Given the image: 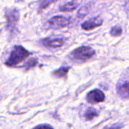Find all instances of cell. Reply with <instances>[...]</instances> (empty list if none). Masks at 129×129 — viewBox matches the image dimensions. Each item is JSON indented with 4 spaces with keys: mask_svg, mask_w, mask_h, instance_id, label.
<instances>
[{
    "mask_svg": "<svg viewBox=\"0 0 129 129\" xmlns=\"http://www.w3.org/2000/svg\"><path fill=\"white\" fill-rule=\"evenodd\" d=\"M69 70V67H62L53 72V75L56 78H62L66 76Z\"/></svg>",
    "mask_w": 129,
    "mask_h": 129,
    "instance_id": "10",
    "label": "cell"
},
{
    "mask_svg": "<svg viewBox=\"0 0 129 129\" xmlns=\"http://www.w3.org/2000/svg\"><path fill=\"white\" fill-rule=\"evenodd\" d=\"M34 129H53V128L48 124H41V125L36 127Z\"/></svg>",
    "mask_w": 129,
    "mask_h": 129,
    "instance_id": "15",
    "label": "cell"
},
{
    "mask_svg": "<svg viewBox=\"0 0 129 129\" xmlns=\"http://www.w3.org/2000/svg\"><path fill=\"white\" fill-rule=\"evenodd\" d=\"M105 99L104 93L100 90H93L89 92L87 95V100L88 103L94 104L103 102Z\"/></svg>",
    "mask_w": 129,
    "mask_h": 129,
    "instance_id": "5",
    "label": "cell"
},
{
    "mask_svg": "<svg viewBox=\"0 0 129 129\" xmlns=\"http://www.w3.org/2000/svg\"><path fill=\"white\" fill-rule=\"evenodd\" d=\"M6 15H7L8 23H9L10 27L14 26L15 24L16 21H18V18H19V13H18V11L17 9L9 11V13H7Z\"/></svg>",
    "mask_w": 129,
    "mask_h": 129,
    "instance_id": "8",
    "label": "cell"
},
{
    "mask_svg": "<svg viewBox=\"0 0 129 129\" xmlns=\"http://www.w3.org/2000/svg\"><path fill=\"white\" fill-rule=\"evenodd\" d=\"M117 93L123 99L129 98V69L121 75L116 86Z\"/></svg>",
    "mask_w": 129,
    "mask_h": 129,
    "instance_id": "2",
    "label": "cell"
},
{
    "mask_svg": "<svg viewBox=\"0 0 129 129\" xmlns=\"http://www.w3.org/2000/svg\"><path fill=\"white\" fill-rule=\"evenodd\" d=\"M120 127H121V125H119V124H114L109 129H120Z\"/></svg>",
    "mask_w": 129,
    "mask_h": 129,
    "instance_id": "16",
    "label": "cell"
},
{
    "mask_svg": "<svg viewBox=\"0 0 129 129\" xmlns=\"http://www.w3.org/2000/svg\"><path fill=\"white\" fill-rule=\"evenodd\" d=\"M95 51L89 46H81L75 49L70 55V58L77 61H85L94 55Z\"/></svg>",
    "mask_w": 129,
    "mask_h": 129,
    "instance_id": "3",
    "label": "cell"
},
{
    "mask_svg": "<svg viewBox=\"0 0 129 129\" xmlns=\"http://www.w3.org/2000/svg\"><path fill=\"white\" fill-rule=\"evenodd\" d=\"M103 24V21L100 18H94L92 19H90L87 21H85L82 24V28L86 30H93L97 27L101 26Z\"/></svg>",
    "mask_w": 129,
    "mask_h": 129,
    "instance_id": "6",
    "label": "cell"
},
{
    "mask_svg": "<svg viewBox=\"0 0 129 129\" xmlns=\"http://www.w3.org/2000/svg\"><path fill=\"white\" fill-rule=\"evenodd\" d=\"M122 30L120 27H115L112 29L111 30V34L112 36H120L121 34Z\"/></svg>",
    "mask_w": 129,
    "mask_h": 129,
    "instance_id": "13",
    "label": "cell"
},
{
    "mask_svg": "<svg viewBox=\"0 0 129 129\" xmlns=\"http://www.w3.org/2000/svg\"><path fill=\"white\" fill-rule=\"evenodd\" d=\"M69 23H70V21L68 18L62 17V16L53 17L48 21V24L50 27L56 28V29L66 27L69 24Z\"/></svg>",
    "mask_w": 129,
    "mask_h": 129,
    "instance_id": "4",
    "label": "cell"
},
{
    "mask_svg": "<svg viewBox=\"0 0 129 129\" xmlns=\"http://www.w3.org/2000/svg\"><path fill=\"white\" fill-rule=\"evenodd\" d=\"M29 55L30 52L27 50H26L24 47L21 46H17L13 49L10 55V57L6 61V64L10 67L15 66L18 64L24 61L26 58H27Z\"/></svg>",
    "mask_w": 129,
    "mask_h": 129,
    "instance_id": "1",
    "label": "cell"
},
{
    "mask_svg": "<svg viewBox=\"0 0 129 129\" xmlns=\"http://www.w3.org/2000/svg\"><path fill=\"white\" fill-rule=\"evenodd\" d=\"M97 115H98V112H96V110L95 109L89 108L85 113V118L87 119H92L94 117L97 116Z\"/></svg>",
    "mask_w": 129,
    "mask_h": 129,
    "instance_id": "11",
    "label": "cell"
},
{
    "mask_svg": "<svg viewBox=\"0 0 129 129\" xmlns=\"http://www.w3.org/2000/svg\"><path fill=\"white\" fill-rule=\"evenodd\" d=\"M43 44L46 46L48 47H52V48H57L60 47L63 44V40L61 39H51V38H47L43 40Z\"/></svg>",
    "mask_w": 129,
    "mask_h": 129,
    "instance_id": "7",
    "label": "cell"
},
{
    "mask_svg": "<svg viewBox=\"0 0 129 129\" xmlns=\"http://www.w3.org/2000/svg\"><path fill=\"white\" fill-rule=\"evenodd\" d=\"M37 61L36 59L31 58V59H30V60L28 61V62L27 63V66L28 68L33 67V66H34L35 64H37Z\"/></svg>",
    "mask_w": 129,
    "mask_h": 129,
    "instance_id": "14",
    "label": "cell"
},
{
    "mask_svg": "<svg viewBox=\"0 0 129 129\" xmlns=\"http://www.w3.org/2000/svg\"><path fill=\"white\" fill-rule=\"evenodd\" d=\"M78 7V4L72 2V3H69L66 5H64L63 6H61L60 8V11L61 12H72L73 10H75L76 8Z\"/></svg>",
    "mask_w": 129,
    "mask_h": 129,
    "instance_id": "9",
    "label": "cell"
},
{
    "mask_svg": "<svg viewBox=\"0 0 129 129\" xmlns=\"http://www.w3.org/2000/svg\"><path fill=\"white\" fill-rule=\"evenodd\" d=\"M57 0H42V1L40 2V9H44L46 8V6H48L49 5L52 4V3L54 2H56Z\"/></svg>",
    "mask_w": 129,
    "mask_h": 129,
    "instance_id": "12",
    "label": "cell"
}]
</instances>
